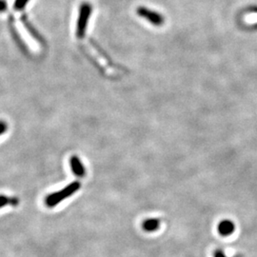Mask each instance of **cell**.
<instances>
[{
  "instance_id": "cell-7",
  "label": "cell",
  "mask_w": 257,
  "mask_h": 257,
  "mask_svg": "<svg viewBox=\"0 0 257 257\" xmlns=\"http://www.w3.org/2000/svg\"><path fill=\"white\" fill-rule=\"evenodd\" d=\"M18 198L17 197H8L6 195H0V208H3L7 205H12V206H18Z\"/></svg>"
},
{
  "instance_id": "cell-8",
  "label": "cell",
  "mask_w": 257,
  "mask_h": 257,
  "mask_svg": "<svg viewBox=\"0 0 257 257\" xmlns=\"http://www.w3.org/2000/svg\"><path fill=\"white\" fill-rule=\"evenodd\" d=\"M23 23H24V25H25V27L28 29V31L33 35V37L36 38V39H37V40H40L41 41V37H40V36H39V34H37V32L33 28V26L32 25H30V23L29 22L27 21L25 18H23Z\"/></svg>"
},
{
  "instance_id": "cell-6",
  "label": "cell",
  "mask_w": 257,
  "mask_h": 257,
  "mask_svg": "<svg viewBox=\"0 0 257 257\" xmlns=\"http://www.w3.org/2000/svg\"><path fill=\"white\" fill-rule=\"evenodd\" d=\"M160 220L157 218H148L142 222V229L147 233H152L159 229Z\"/></svg>"
},
{
  "instance_id": "cell-1",
  "label": "cell",
  "mask_w": 257,
  "mask_h": 257,
  "mask_svg": "<svg viewBox=\"0 0 257 257\" xmlns=\"http://www.w3.org/2000/svg\"><path fill=\"white\" fill-rule=\"evenodd\" d=\"M80 187H81L80 183L75 181V182L71 183L67 187H65L64 189L61 190V191H58L56 193H53L47 195V197L45 198L46 206L49 207V208L55 207L58 203H60L61 201H63L66 198L70 197L73 193H76L80 189Z\"/></svg>"
},
{
  "instance_id": "cell-12",
  "label": "cell",
  "mask_w": 257,
  "mask_h": 257,
  "mask_svg": "<svg viewBox=\"0 0 257 257\" xmlns=\"http://www.w3.org/2000/svg\"><path fill=\"white\" fill-rule=\"evenodd\" d=\"M214 257H227L226 255L221 251V250H217L215 251L214 254Z\"/></svg>"
},
{
  "instance_id": "cell-5",
  "label": "cell",
  "mask_w": 257,
  "mask_h": 257,
  "mask_svg": "<svg viewBox=\"0 0 257 257\" xmlns=\"http://www.w3.org/2000/svg\"><path fill=\"white\" fill-rule=\"evenodd\" d=\"M70 163H71L72 171H73L74 175H76L78 177H84L85 176V167L83 166V164L80 161V159H79L78 156H76V155L72 156L71 157V160H70Z\"/></svg>"
},
{
  "instance_id": "cell-10",
  "label": "cell",
  "mask_w": 257,
  "mask_h": 257,
  "mask_svg": "<svg viewBox=\"0 0 257 257\" xmlns=\"http://www.w3.org/2000/svg\"><path fill=\"white\" fill-rule=\"evenodd\" d=\"M7 10V3L5 0H0V13Z\"/></svg>"
},
{
  "instance_id": "cell-2",
  "label": "cell",
  "mask_w": 257,
  "mask_h": 257,
  "mask_svg": "<svg viewBox=\"0 0 257 257\" xmlns=\"http://www.w3.org/2000/svg\"><path fill=\"white\" fill-rule=\"evenodd\" d=\"M92 11V8L90 3L84 2L81 4L77 25H76V36L78 38H83L85 37L87 26H88V22L91 17Z\"/></svg>"
},
{
  "instance_id": "cell-9",
  "label": "cell",
  "mask_w": 257,
  "mask_h": 257,
  "mask_svg": "<svg viewBox=\"0 0 257 257\" xmlns=\"http://www.w3.org/2000/svg\"><path fill=\"white\" fill-rule=\"evenodd\" d=\"M28 2L29 0H16L14 4V9L17 11H22L26 7Z\"/></svg>"
},
{
  "instance_id": "cell-4",
  "label": "cell",
  "mask_w": 257,
  "mask_h": 257,
  "mask_svg": "<svg viewBox=\"0 0 257 257\" xmlns=\"http://www.w3.org/2000/svg\"><path fill=\"white\" fill-rule=\"evenodd\" d=\"M217 230H218V233L220 236H232L236 231V225L233 221L225 219V220H222L221 222H219Z\"/></svg>"
},
{
  "instance_id": "cell-3",
  "label": "cell",
  "mask_w": 257,
  "mask_h": 257,
  "mask_svg": "<svg viewBox=\"0 0 257 257\" xmlns=\"http://www.w3.org/2000/svg\"><path fill=\"white\" fill-rule=\"evenodd\" d=\"M136 13H137V15L140 18L148 20L153 26L159 27V26H162L165 23V18H164V17L161 14H159V13H157L155 11L150 10V9H148L146 7H142L141 6V7L137 8Z\"/></svg>"
},
{
  "instance_id": "cell-11",
  "label": "cell",
  "mask_w": 257,
  "mask_h": 257,
  "mask_svg": "<svg viewBox=\"0 0 257 257\" xmlns=\"http://www.w3.org/2000/svg\"><path fill=\"white\" fill-rule=\"evenodd\" d=\"M6 129H7V125H6V123L3 122V121H0V135H1L2 133H4V132L6 131Z\"/></svg>"
}]
</instances>
